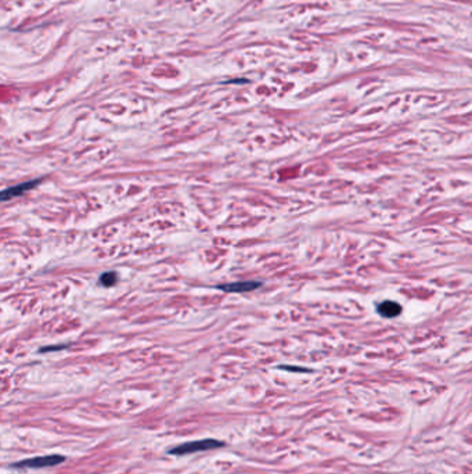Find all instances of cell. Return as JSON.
Wrapping results in <instances>:
<instances>
[{"label":"cell","instance_id":"6da1fadb","mask_svg":"<svg viewBox=\"0 0 472 474\" xmlns=\"http://www.w3.org/2000/svg\"><path fill=\"white\" fill-rule=\"evenodd\" d=\"M225 447V442L215 440V438H205V440H197V441L183 442L180 445L170 448L168 453L174 456H184L188 453H195V452L208 451V449H216V448Z\"/></svg>","mask_w":472,"mask_h":474},{"label":"cell","instance_id":"7a4b0ae2","mask_svg":"<svg viewBox=\"0 0 472 474\" xmlns=\"http://www.w3.org/2000/svg\"><path fill=\"white\" fill-rule=\"evenodd\" d=\"M65 461V456L58 453H51L46 456H35L29 459L15 462L11 465L13 469H45V467H53L63 463Z\"/></svg>","mask_w":472,"mask_h":474},{"label":"cell","instance_id":"3957f363","mask_svg":"<svg viewBox=\"0 0 472 474\" xmlns=\"http://www.w3.org/2000/svg\"><path fill=\"white\" fill-rule=\"evenodd\" d=\"M42 182V178H37V179H32V180H28V182H23V183L15 184V186H11L9 189H5L2 192V201H9L11 198L19 197V196H23L27 192H29L31 189H33L35 186Z\"/></svg>","mask_w":472,"mask_h":474},{"label":"cell","instance_id":"277c9868","mask_svg":"<svg viewBox=\"0 0 472 474\" xmlns=\"http://www.w3.org/2000/svg\"><path fill=\"white\" fill-rule=\"evenodd\" d=\"M262 287V281H235L218 286V289L225 293H249Z\"/></svg>","mask_w":472,"mask_h":474},{"label":"cell","instance_id":"5b68a950","mask_svg":"<svg viewBox=\"0 0 472 474\" xmlns=\"http://www.w3.org/2000/svg\"><path fill=\"white\" fill-rule=\"evenodd\" d=\"M377 312L380 313L381 316H384V318H396V316H399L400 312H402V307H400L399 302H396V301L386 299L384 302L378 304Z\"/></svg>","mask_w":472,"mask_h":474},{"label":"cell","instance_id":"8992f818","mask_svg":"<svg viewBox=\"0 0 472 474\" xmlns=\"http://www.w3.org/2000/svg\"><path fill=\"white\" fill-rule=\"evenodd\" d=\"M100 285L104 286V287H111V286L116 285V281H118V273L115 271H108L104 272L103 275L100 276Z\"/></svg>","mask_w":472,"mask_h":474},{"label":"cell","instance_id":"52a82bcc","mask_svg":"<svg viewBox=\"0 0 472 474\" xmlns=\"http://www.w3.org/2000/svg\"><path fill=\"white\" fill-rule=\"evenodd\" d=\"M64 348H67V346H65V344H63V346L43 347V348L41 350V352H49V351H58V350H64Z\"/></svg>","mask_w":472,"mask_h":474},{"label":"cell","instance_id":"ba28073f","mask_svg":"<svg viewBox=\"0 0 472 474\" xmlns=\"http://www.w3.org/2000/svg\"><path fill=\"white\" fill-rule=\"evenodd\" d=\"M281 369H287V370H295V372H306V369L301 368H291V366H280Z\"/></svg>","mask_w":472,"mask_h":474}]
</instances>
